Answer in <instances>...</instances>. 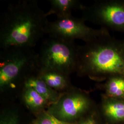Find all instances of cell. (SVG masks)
Wrapping results in <instances>:
<instances>
[{
  "mask_svg": "<svg viewBox=\"0 0 124 124\" xmlns=\"http://www.w3.org/2000/svg\"><path fill=\"white\" fill-rule=\"evenodd\" d=\"M48 16L34 0L10 3L0 18V49L33 48L46 34Z\"/></svg>",
  "mask_w": 124,
  "mask_h": 124,
  "instance_id": "obj_1",
  "label": "cell"
},
{
  "mask_svg": "<svg viewBox=\"0 0 124 124\" xmlns=\"http://www.w3.org/2000/svg\"><path fill=\"white\" fill-rule=\"evenodd\" d=\"M75 73L101 82L110 77L124 76V38L109 32L83 45H77Z\"/></svg>",
  "mask_w": 124,
  "mask_h": 124,
  "instance_id": "obj_2",
  "label": "cell"
},
{
  "mask_svg": "<svg viewBox=\"0 0 124 124\" xmlns=\"http://www.w3.org/2000/svg\"><path fill=\"white\" fill-rule=\"evenodd\" d=\"M38 71L33 48L10 47L0 50V92L2 95L22 90L27 79Z\"/></svg>",
  "mask_w": 124,
  "mask_h": 124,
  "instance_id": "obj_3",
  "label": "cell"
},
{
  "mask_svg": "<svg viewBox=\"0 0 124 124\" xmlns=\"http://www.w3.org/2000/svg\"><path fill=\"white\" fill-rule=\"evenodd\" d=\"M77 48L75 41L49 36L37 53L38 70H54L68 75L75 73Z\"/></svg>",
  "mask_w": 124,
  "mask_h": 124,
  "instance_id": "obj_4",
  "label": "cell"
},
{
  "mask_svg": "<svg viewBox=\"0 0 124 124\" xmlns=\"http://www.w3.org/2000/svg\"><path fill=\"white\" fill-rule=\"evenodd\" d=\"M97 107L88 92L74 86L62 93L46 111L59 120L75 124Z\"/></svg>",
  "mask_w": 124,
  "mask_h": 124,
  "instance_id": "obj_5",
  "label": "cell"
},
{
  "mask_svg": "<svg viewBox=\"0 0 124 124\" xmlns=\"http://www.w3.org/2000/svg\"><path fill=\"white\" fill-rule=\"evenodd\" d=\"M80 10L85 21L124 34V0H100Z\"/></svg>",
  "mask_w": 124,
  "mask_h": 124,
  "instance_id": "obj_6",
  "label": "cell"
},
{
  "mask_svg": "<svg viewBox=\"0 0 124 124\" xmlns=\"http://www.w3.org/2000/svg\"><path fill=\"white\" fill-rule=\"evenodd\" d=\"M82 18H76L72 15L63 18H57L49 22L46 34L48 36L75 41L78 39L85 43L109 32L103 28L93 29L87 26Z\"/></svg>",
  "mask_w": 124,
  "mask_h": 124,
  "instance_id": "obj_7",
  "label": "cell"
},
{
  "mask_svg": "<svg viewBox=\"0 0 124 124\" xmlns=\"http://www.w3.org/2000/svg\"><path fill=\"white\" fill-rule=\"evenodd\" d=\"M98 109L106 124H124V100L102 93Z\"/></svg>",
  "mask_w": 124,
  "mask_h": 124,
  "instance_id": "obj_8",
  "label": "cell"
},
{
  "mask_svg": "<svg viewBox=\"0 0 124 124\" xmlns=\"http://www.w3.org/2000/svg\"><path fill=\"white\" fill-rule=\"evenodd\" d=\"M37 75L50 87L60 93H65L72 88L70 75L58 71L39 70Z\"/></svg>",
  "mask_w": 124,
  "mask_h": 124,
  "instance_id": "obj_9",
  "label": "cell"
},
{
  "mask_svg": "<svg viewBox=\"0 0 124 124\" xmlns=\"http://www.w3.org/2000/svg\"><path fill=\"white\" fill-rule=\"evenodd\" d=\"M20 97L24 106L36 116L46 110L50 106L49 102L31 87L23 86Z\"/></svg>",
  "mask_w": 124,
  "mask_h": 124,
  "instance_id": "obj_10",
  "label": "cell"
},
{
  "mask_svg": "<svg viewBox=\"0 0 124 124\" xmlns=\"http://www.w3.org/2000/svg\"><path fill=\"white\" fill-rule=\"evenodd\" d=\"M31 87L53 104L57 102L62 93L54 90L41 80L37 73L29 77L25 81L24 86Z\"/></svg>",
  "mask_w": 124,
  "mask_h": 124,
  "instance_id": "obj_11",
  "label": "cell"
},
{
  "mask_svg": "<svg viewBox=\"0 0 124 124\" xmlns=\"http://www.w3.org/2000/svg\"><path fill=\"white\" fill-rule=\"evenodd\" d=\"M104 81L98 84L96 87L103 91V94L108 97L124 100V75H114Z\"/></svg>",
  "mask_w": 124,
  "mask_h": 124,
  "instance_id": "obj_12",
  "label": "cell"
},
{
  "mask_svg": "<svg viewBox=\"0 0 124 124\" xmlns=\"http://www.w3.org/2000/svg\"><path fill=\"white\" fill-rule=\"evenodd\" d=\"M49 2L51 8L46 14L48 16L55 14L57 18L71 16L73 10L80 9L83 6L78 0H51Z\"/></svg>",
  "mask_w": 124,
  "mask_h": 124,
  "instance_id": "obj_13",
  "label": "cell"
},
{
  "mask_svg": "<svg viewBox=\"0 0 124 124\" xmlns=\"http://www.w3.org/2000/svg\"><path fill=\"white\" fill-rule=\"evenodd\" d=\"M16 109L8 108L4 109L0 115V124H19V118Z\"/></svg>",
  "mask_w": 124,
  "mask_h": 124,
  "instance_id": "obj_14",
  "label": "cell"
},
{
  "mask_svg": "<svg viewBox=\"0 0 124 124\" xmlns=\"http://www.w3.org/2000/svg\"><path fill=\"white\" fill-rule=\"evenodd\" d=\"M75 124H106L97 107Z\"/></svg>",
  "mask_w": 124,
  "mask_h": 124,
  "instance_id": "obj_15",
  "label": "cell"
},
{
  "mask_svg": "<svg viewBox=\"0 0 124 124\" xmlns=\"http://www.w3.org/2000/svg\"><path fill=\"white\" fill-rule=\"evenodd\" d=\"M36 121L39 124H75L67 123L58 119L50 114L46 110L36 116Z\"/></svg>",
  "mask_w": 124,
  "mask_h": 124,
  "instance_id": "obj_16",
  "label": "cell"
},
{
  "mask_svg": "<svg viewBox=\"0 0 124 124\" xmlns=\"http://www.w3.org/2000/svg\"><path fill=\"white\" fill-rule=\"evenodd\" d=\"M31 124H39L37 122V121H36V120H34L32 123H31Z\"/></svg>",
  "mask_w": 124,
  "mask_h": 124,
  "instance_id": "obj_17",
  "label": "cell"
}]
</instances>
